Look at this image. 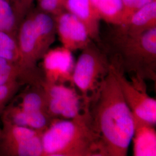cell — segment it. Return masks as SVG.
Wrapping results in <instances>:
<instances>
[{
    "instance_id": "1",
    "label": "cell",
    "mask_w": 156,
    "mask_h": 156,
    "mask_svg": "<svg viewBox=\"0 0 156 156\" xmlns=\"http://www.w3.org/2000/svg\"><path fill=\"white\" fill-rule=\"evenodd\" d=\"M92 126L106 156H126L134 131L129 108L112 68L89 106Z\"/></svg>"
},
{
    "instance_id": "2",
    "label": "cell",
    "mask_w": 156,
    "mask_h": 156,
    "mask_svg": "<svg viewBox=\"0 0 156 156\" xmlns=\"http://www.w3.org/2000/svg\"><path fill=\"white\" fill-rule=\"evenodd\" d=\"M102 49L114 69L156 82V27L132 34L114 26Z\"/></svg>"
},
{
    "instance_id": "3",
    "label": "cell",
    "mask_w": 156,
    "mask_h": 156,
    "mask_svg": "<svg viewBox=\"0 0 156 156\" xmlns=\"http://www.w3.org/2000/svg\"><path fill=\"white\" fill-rule=\"evenodd\" d=\"M55 17L42 11H30L21 23L17 34L18 64L24 85H41L44 80L38 66L52 45L56 35Z\"/></svg>"
},
{
    "instance_id": "4",
    "label": "cell",
    "mask_w": 156,
    "mask_h": 156,
    "mask_svg": "<svg viewBox=\"0 0 156 156\" xmlns=\"http://www.w3.org/2000/svg\"><path fill=\"white\" fill-rule=\"evenodd\" d=\"M42 141L43 156H106L89 110L72 119H53Z\"/></svg>"
},
{
    "instance_id": "5",
    "label": "cell",
    "mask_w": 156,
    "mask_h": 156,
    "mask_svg": "<svg viewBox=\"0 0 156 156\" xmlns=\"http://www.w3.org/2000/svg\"><path fill=\"white\" fill-rule=\"evenodd\" d=\"M111 66L102 49L91 41L82 50L75 62L73 84L81 96L86 109L100 91Z\"/></svg>"
},
{
    "instance_id": "6",
    "label": "cell",
    "mask_w": 156,
    "mask_h": 156,
    "mask_svg": "<svg viewBox=\"0 0 156 156\" xmlns=\"http://www.w3.org/2000/svg\"><path fill=\"white\" fill-rule=\"evenodd\" d=\"M0 156H43V132L2 119Z\"/></svg>"
},
{
    "instance_id": "7",
    "label": "cell",
    "mask_w": 156,
    "mask_h": 156,
    "mask_svg": "<svg viewBox=\"0 0 156 156\" xmlns=\"http://www.w3.org/2000/svg\"><path fill=\"white\" fill-rule=\"evenodd\" d=\"M112 68L134 117L156 126V99L148 94L145 79L138 75L129 76L128 79L123 73Z\"/></svg>"
},
{
    "instance_id": "8",
    "label": "cell",
    "mask_w": 156,
    "mask_h": 156,
    "mask_svg": "<svg viewBox=\"0 0 156 156\" xmlns=\"http://www.w3.org/2000/svg\"><path fill=\"white\" fill-rule=\"evenodd\" d=\"M41 86L46 96L48 112L53 119H72L87 110L74 86L51 83L45 80Z\"/></svg>"
},
{
    "instance_id": "9",
    "label": "cell",
    "mask_w": 156,
    "mask_h": 156,
    "mask_svg": "<svg viewBox=\"0 0 156 156\" xmlns=\"http://www.w3.org/2000/svg\"><path fill=\"white\" fill-rule=\"evenodd\" d=\"M42 60L41 69L45 81L74 86L73 78L75 62L71 51L63 46L49 49Z\"/></svg>"
},
{
    "instance_id": "10",
    "label": "cell",
    "mask_w": 156,
    "mask_h": 156,
    "mask_svg": "<svg viewBox=\"0 0 156 156\" xmlns=\"http://www.w3.org/2000/svg\"><path fill=\"white\" fill-rule=\"evenodd\" d=\"M55 19L56 33L65 48L72 52L82 50L92 41L83 23L69 12H63Z\"/></svg>"
},
{
    "instance_id": "11",
    "label": "cell",
    "mask_w": 156,
    "mask_h": 156,
    "mask_svg": "<svg viewBox=\"0 0 156 156\" xmlns=\"http://www.w3.org/2000/svg\"><path fill=\"white\" fill-rule=\"evenodd\" d=\"M33 1L0 0V32L8 34L16 39L19 26L30 11Z\"/></svg>"
},
{
    "instance_id": "12",
    "label": "cell",
    "mask_w": 156,
    "mask_h": 156,
    "mask_svg": "<svg viewBox=\"0 0 156 156\" xmlns=\"http://www.w3.org/2000/svg\"><path fill=\"white\" fill-rule=\"evenodd\" d=\"M1 119L15 125L32 128L44 132L53 119L45 112L27 111L14 102L8 104L2 112Z\"/></svg>"
},
{
    "instance_id": "13",
    "label": "cell",
    "mask_w": 156,
    "mask_h": 156,
    "mask_svg": "<svg viewBox=\"0 0 156 156\" xmlns=\"http://www.w3.org/2000/svg\"><path fill=\"white\" fill-rule=\"evenodd\" d=\"M66 10L83 23L90 38L101 44V19L93 6L91 0H67Z\"/></svg>"
},
{
    "instance_id": "14",
    "label": "cell",
    "mask_w": 156,
    "mask_h": 156,
    "mask_svg": "<svg viewBox=\"0 0 156 156\" xmlns=\"http://www.w3.org/2000/svg\"><path fill=\"white\" fill-rule=\"evenodd\" d=\"M133 156H156L155 126L134 117Z\"/></svg>"
},
{
    "instance_id": "15",
    "label": "cell",
    "mask_w": 156,
    "mask_h": 156,
    "mask_svg": "<svg viewBox=\"0 0 156 156\" xmlns=\"http://www.w3.org/2000/svg\"><path fill=\"white\" fill-rule=\"evenodd\" d=\"M118 26L132 34H139L156 28V0L135 12L126 22Z\"/></svg>"
},
{
    "instance_id": "16",
    "label": "cell",
    "mask_w": 156,
    "mask_h": 156,
    "mask_svg": "<svg viewBox=\"0 0 156 156\" xmlns=\"http://www.w3.org/2000/svg\"><path fill=\"white\" fill-rule=\"evenodd\" d=\"M27 88L18 95L17 105L27 111L45 112L48 113L45 90L41 85H27ZM49 114V113H48Z\"/></svg>"
},
{
    "instance_id": "17",
    "label": "cell",
    "mask_w": 156,
    "mask_h": 156,
    "mask_svg": "<svg viewBox=\"0 0 156 156\" xmlns=\"http://www.w3.org/2000/svg\"><path fill=\"white\" fill-rule=\"evenodd\" d=\"M101 20L119 26L122 23L123 5L122 0H91Z\"/></svg>"
},
{
    "instance_id": "18",
    "label": "cell",
    "mask_w": 156,
    "mask_h": 156,
    "mask_svg": "<svg viewBox=\"0 0 156 156\" xmlns=\"http://www.w3.org/2000/svg\"><path fill=\"white\" fill-rule=\"evenodd\" d=\"M14 81H20L23 84L22 73L18 62L0 57V86Z\"/></svg>"
},
{
    "instance_id": "19",
    "label": "cell",
    "mask_w": 156,
    "mask_h": 156,
    "mask_svg": "<svg viewBox=\"0 0 156 156\" xmlns=\"http://www.w3.org/2000/svg\"><path fill=\"white\" fill-rule=\"evenodd\" d=\"M0 57L15 62L19 59L16 39L2 32H0Z\"/></svg>"
},
{
    "instance_id": "20",
    "label": "cell",
    "mask_w": 156,
    "mask_h": 156,
    "mask_svg": "<svg viewBox=\"0 0 156 156\" xmlns=\"http://www.w3.org/2000/svg\"><path fill=\"white\" fill-rule=\"evenodd\" d=\"M23 86H24V84L20 81H14L0 86V113H2Z\"/></svg>"
},
{
    "instance_id": "21",
    "label": "cell",
    "mask_w": 156,
    "mask_h": 156,
    "mask_svg": "<svg viewBox=\"0 0 156 156\" xmlns=\"http://www.w3.org/2000/svg\"><path fill=\"white\" fill-rule=\"evenodd\" d=\"M153 1L154 0H122L123 12L122 23L120 25L126 22L135 12Z\"/></svg>"
},
{
    "instance_id": "22",
    "label": "cell",
    "mask_w": 156,
    "mask_h": 156,
    "mask_svg": "<svg viewBox=\"0 0 156 156\" xmlns=\"http://www.w3.org/2000/svg\"><path fill=\"white\" fill-rule=\"evenodd\" d=\"M67 0H38L39 9L54 17L66 10Z\"/></svg>"
},
{
    "instance_id": "23",
    "label": "cell",
    "mask_w": 156,
    "mask_h": 156,
    "mask_svg": "<svg viewBox=\"0 0 156 156\" xmlns=\"http://www.w3.org/2000/svg\"><path fill=\"white\" fill-rule=\"evenodd\" d=\"M1 135H2V128L0 127V138L1 137Z\"/></svg>"
},
{
    "instance_id": "24",
    "label": "cell",
    "mask_w": 156,
    "mask_h": 156,
    "mask_svg": "<svg viewBox=\"0 0 156 156\" xmlns=\"http://www.w3.org/2000/svg\"><path fill=\"white\" fill-rule=\"evenodd\" d=\"M13 1H22V0H11Z\"/></svg>"
}]
</instances>
